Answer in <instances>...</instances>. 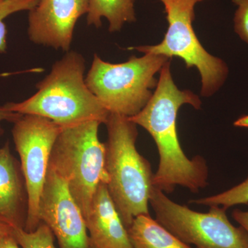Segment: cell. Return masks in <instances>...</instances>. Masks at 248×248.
I'll return each mask as SVG.
<instances>
[{"label": "cell", "instance_id": "cell-1", "mask_svg": "<svg viewBox=\"0 0 248 248\" xmlns=\"http://www.w3.org/2000/svg\"><path fill=\"white\" fill-rule=\"evenodd\" d=\"M185 104L199 110L202 102L195 93L182 91L176 86L169 60L160 71L153 97L138 115L129 117L137 125L146 129L156 143L159 164L153 177V186L166 193H172L177 186L193 193L208 186L206 161L200 155L188 159L178 138L177 114Z\"/></svg>", "mask_w": 248, "mask_h": 248}, {"label": "cell", "instance_id": "cell-2", "mask_svg": "<svg viewBox=\"0 0 248 248\" xmlns=\"http://www.w3.org/2000/svg\"><path fill=\"white\" fill-rule=\"evenodd\" d=\"M85 69L82 55L69 50L54 63L48 76L37 83L35 94L3 107L22 115L45 117L62 128L89 121L105 124L110 112L88 88Z\"/></svg>", "mask_w": 248, "mask_h": 248}, {"label": "cell", "instance_id": "cell-3", "mask_svg": "<svg viewBox=\"0 0 248 248\" xmlns=\"http://www.w3.org/2000/svg\"><path fill=\"white\" fill-rule=\"evenodd\" d=\"M105 124L108 190L128 230L137 217L150 215L148 205L154 174L149 161L135 146L138 125L129 117L113 113H110Z\"/></svg>", "mask_w": 248, "mask_h": 248}, {"label": "cell", "instance_id": "cell-4", "mask_svg": "<svg viewBox=\"0 0 248 248\" xmlns=\"http://www.w3.org/2000/svg\"><path fill=\"white\" fill-rule=\"evenodd\" d=\"M100 122L89 121L62 128L54 143L49 167L66 182L84 218L98 186L107 184L106 143L98 136Z\"/></svg>", "mask_w": 248, "mask_h": 248}, {"label": "cell", "instance_id": "cell-5", "mask_svg": "<svg viewBox=\"0 0 248 248\" xmlns=\"http://www.w3.org/2000/svg\"><path fill=\"white\" fill-rule=\"evenodd\" d=\"M170 58L146 53L140 58L112 63L95 54L85 81L110 113L127 117L138 115L153 97L158 81L155 75Z\"/></svg>", "mask_w": 248, "mask_h": 248}, {"label": "cell", "instance_id": "cell-6", "mask_svg": "<svg viewBox=\"0 0 248 248\" xmlns=\"http://www.w3.org/2000/svg\"><path fill=\"white\" fill-rule=\"evenodd\" d=\"M156 220L185 244L196 248H248V234L228 219L226 209L212 205L208 213L191 210L170 200L153 186L149 200Z\"/></svg>", "mask_w": 248, "mask_h": 248}, {"label": "cell", "instance_id": "cell-7", "mask_svg": "<svg viewBox=\"0 0 248 248\" xmlns=\"http://www.w3.org/2000/svg\"><path fill=\"white\" fill-rule=\"evenodd\" d=\"M164 6L169 28L159 45L141 46L130 49L143 54L182 58L187 68L196 67L202 78L203 97H210L221 87L228 74L226 63L208 53L196 35L192 22L195 8L181 0H159Z\"/></svg>", "mask_w": 248, "mask_h": 248}, {"label": "cell", "instance_id": "cell-8", "mask_svg": "<svg viewBox=\"0 0 248 248\" xmlns=\"http://www.w3.org/2000/svg\"><path fill=\"white\" fill-rule=\"evenodd\" d=\"M13 139L20 158L28 193L25 230L33 232L40 224L39 205L54 143L62 127L35 115H22L14 122Z\"/></svg>", "mask_w": 248, "mask_h": 248}, {"label": "cell", "instance_id": "cell-9", "mask_svg": "<svg viewBox=\"0 0 248 248\" xmlns=\"http://www.w3.org/2000/svg\"><path fill=\"white\" fill-rule=\"evenodd\" d=\"M39 217L60 248H90L86 221L66 182L49 167L39 205Z\"/></svg>", "mask_w": 248, "mask_h": 248}, {"label": "cell", "instance_id": "cell-10", "mask_svg": "<svg viewBox=\"0 0 248 248\" xmlns=\"http://www.w3.org/2000/svg\"><path fill=\"white\" fill-rule=\"evenodd\" d=\"M88 9L89 0H40L29 11V39L36 45L69 51L77 22Z\"/></svg>", "mask_w": 248, "mask_h": 248}, {"label": "cell", "instance_id": "cell-11", "mask_svg": "<svg viewBox=\"0 0 248 248\" xmlns=\"http://www.w3.org/2000/svg\"><path fill=\"white\" fill-rule=\"evenodd\" d=\"M85 221L90 248H133L107 184L98 186Z\"/></svg>", "mask_w": 248, "mask_h": 248}, {"label": "cell", "instance_id": "cell-12", "mask_svg": "<svg viewBox=\"0 0 248 248\" xmlns=\"http://www.w3.org/2000/svg\"><path fill=\"white\" fill-rule=\"evenodd\" d=\"M27 213V189L21 164L6 142L0 148V223L24 229Z\"/></svg>", "mask_w": 248, "mask_h": 248}, {"label": "cell", "instance_id": "cell-13", "mask_svg": "<svg viewBox=\"0 0 248 248\" xmlns=\"http://www.w3.org/2000/svg\"><path fill=\"white\" fill-rule=\"evenodd\" d=\"M133 248H192L149 215H140L128 228Z\"/></svg>", "mask_w": 248, "mask_h": 248}, {"label": "cell", "instance_id": "cell-14", "mask_svg": "<svg viewBox=\"0 0 248 248\" xmlns=\"http://www.w3.org/2000/svg\"><path fill=\"white\" fill-rule=\"evenodd\" d=\"M135 0H89L86 22L89 26L102 27V18L108 22L110 32L120 31L124 24L136 21Z\"/></svg>", "mask_w": 248, "mask_h": 248}, {"label": "cell", "instance_id": "cell-15", "mask_svg": "<svg viewBox=\"0 0 248 248\" xmlns=\"http://www.w3.org/2000/svg\"><path fill=\"white\" fill-rule=\"evenodd\" d=\"M189 203L197 205H218L228 210L236 205H247L248 204V176L247 179L239 185L232 187L226 192L218 195L191 200Z\"/></svg>", "mask_w": 248, "mask_h": 248}, {"label": "cell", "instance_id": "cell-16", "mask_svg": "<svg viewBox=\"0 0 248 248\" xmlns=\"http://www.w3.org/2000/svg\"><path fill=\"white\" fill-rule=\"evenodd\" d=\"M13 234L21 248H56L54 244V234L50 228L43 222L33 232L23 228L13 230Z\"/></svg>", "mask_w": 248, "mask_h": 248}, {"label": "cell", "instance_id": "cell-17", "mask_svg": "<svg viewBox=\"0 0 248 248\" xmlns=\"http://www.w3.org/2000/svg\"><path fill=\"white\" fill-rule=\"evenodd\" d=\"M39 1L40 0H0V53H6L7 48V31L4 19L19 11H30Z\"/></svg>", "mask_w": 248, "mask_h": 248}, {"label": "cell", "instance_id": "cell-18", "mask_svg": "<svg viewBox=\"0 0 248 248\" xmlns=\"http://www.w3.org/2000/svg\"><path fill=\"white\" fill-rule=\"evenodd\" d=\"M236 6L234 17V30L248 44V0H232Z\"/></svg>", "mask_w": 248, "mask_h": 248}, {"label": "cell", "instance_id": "cell-19", "mask_svg": "<svg viewBox=\"0 0 248 248\" xmlns=\"http://www.w3.org/2000/svg\"><path fill=\"white\" fill-rule=\"evenodd\" d=\"M22 114L17 113V112H11L4 108V107H0V137L4 134V130L1 127V122L4 121L11 122L14 123L17 119L20 117Z\"/></svg>", "mask_w": 248, "mask_h": 248}, {"label": "cell", "instance_id": "cell-20", "mask_svg": "<svg viewBox=\"0 0 248 248\" xmlns=\"http://www.w3.org/2000/svg\"><path fill=\"white\" fill-rule=\"evenodd\" d=\"M232 217L248 234V211L235 210L232 212Z\"/></svg>", "mask_w": 248, "mask_h": 248}, {"label": "cell", "instance_id": "cell-21", "mask_svg": "<svg viewBox=\"0 0 248 248\" xmlns=\"http://www.w3.org/2000/svg\"><path fill=\"white\" fill-rule=\"evenodd\" d=\"M0 248H21L17 241L15 239L13 232L5 237L1 243Z\"/></svg>", "mask_w": 248, "mask_h": 248}, {"label": "cell", "instance_id": "cell-22", "mask_svg": "<svg viewBox=\"0 0 248 248\" xmlns=\"http://www.w3.org/2000/svg\"><path fill=\"white\" fill-rule=\"evenodd\" d=\"M13 230H14V228H11V227L4 224V223H0V246H1V243L4 241L5 237L7 235L11 234Z\"/></svg>", "mask_w": 248, "mask_h": 248}, {"label": "cell", "instance_id": "cell-23", "mask_svg": "<svg viewBox=\"0 0 248 248\" xmlns=\"http://www.w3.org/2000/svg\"><path fill=\"white\" fill-rule=\"evenodd\" d=\"M234 125L240 128H248V115L243 116L235 121Z\"/></svg>", "mask_w": 248, "mask_h": 248}, {"label": "cell", "instance_id": "cell-24", "mask_svg": "<svg viewBox=\"0 0 248 248\" xmlns=\"http://www.w3.org/2000/svg\"><path fill=\"white\" fill-rule=\"evenodd\" d=\"M181 1L188 5V6H191V7L195 8V5L197 4V3L205 1V0H181Z\"/></svg>", "mask_w": 248, "mask_h": 248}]
</instances>
